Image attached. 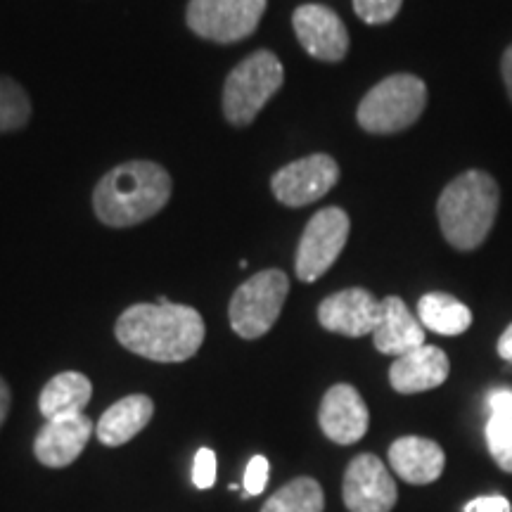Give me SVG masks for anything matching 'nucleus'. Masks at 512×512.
<instances>
[{
    "mask_svg": "<svg viewBox=\"0 0 512 512\" xmlns=\"http://www.w3.org/2000/svg\"><path fill=\"white\" fill-rule=\"evenodd\" d=\"M117 339L131 354L157 363H183L200 351L204 342V320L192 306L136 304L117 320Z\"/></svg>",
    "mask_w": 512,
    "mask_h": 512,
    "instance_id": "1",
    "label": "nucleus"
},
{
    "mask_svg": "<svg viewBox=\"0 0 512 512\" xmlns=\"http://www.w3.org/2000/svg\"><path fill=\"white\" fill-rule=\"evenodd\" d=\"M171 176L155 162H126L100 178L93 192V209L105 226H138L166 207Z\"/></svg>",
    "mask_w": 512,
    "mask_h": 512,
    "instance_id": "2",
    "label": "nucleus"
},
{
    "mask_svg": "<svg viewBox=\"0 0 512 512\" xmlns=\"http://www.w3.org/2000/svg\"><path fill=\"white\" fill-rule=\"evenodd\" d=\"M501 190L486 171L470 169L441 192L437 216L446 242L456 249H477L494 228Z\"/></svg>",
    "mask_w": 512,
    "mask_h": 512,
    "instance_id": "3",
    "label": "nucleus"
},
{
    "mask_svg": "<svg viewBox=\"0 0 512 512\" xmlns=\"http://www.w3.org/2000/svg\"><path fill=\"white\" fill-rule=\"evenodd\" d=\"M427 105L425 81L413 74H394L370 88L358 105L356 119L361 128L377 136L406 131L420 119Z\"/></svg>",
    "mask_w": 512,
    "mask_h": 512,
    "instance_id": "4",
    "label": "nucleus"
},
{
    "mask_svg": "<svg viewBox=\"0 0 512 512\" xmlns=\"http://www.w3.org/2000/svg\"><path fill=\"white\" fill-rule=\"evenodd\" d=\"M283 64L271 50H259L228 74L223 86V114L233 126H249L283 86Z\"/></svg>",
    "mask_w": 512,
    "mask_h": 512,
    "instance_id": "5",
    "label": "nucleus"
},
{
    "mask_svg": "<svg viewBox=\"0 0 512 512\" xmlns=\"http://www.w3.org/2000/svg\"><path fill=\"white\" fill-rule=\"evenodd\" d=\"M290 292V280L278 268L261 271L242 283L230 299V328L242 339H259L273 328Z\"/></svg>",
    "mask_w": 512,
    "mask_h": 512,
    "instance_id": "6",
    "label": "nucleus"
},
{
    "mask_svg": "<svg viewBox=\"0 0 512 512\" xmlns=\"http://www.w3.org/2000/svg\"><path fill=\"white\" fill-rule=\"evenodd\" d=\"M349 230L351 223L347 211L339 207L320 209L299 240L297 259H294L297 278L304 283H316L320 275L328 273L347 245Z\"/></svg>",
    "mask_w": 512,
    "mask_h": 512,
    "instance_id": "7",
    "label": "nucleus"
},
{
    "mask_svg": "<svg viewBox=\"0 0 512 512\" xmlns=\"http://www.w3.org/2000/svg\"><path fill=\"white\" fill-rule=\"evenodd\" d=\"M266 0H190L188 27L216 43H235L252 36L264 17Z\"/></svg>",
    "mask_w": 512,
    "mask_h": 512,
    "instance_id": "8",
    "label": "nucleus"
},
{
    "mask_svg": "<svg viewBox=\"0 0 512 512\" xmlns=\"http://www.w3.org/2000/svg\"><path fill=\"white\" fill-rule=\"evenodd\" d=\"M342 498L349 512H392L399 491L387 465L373 453H361L344 472Z\"/></svg>",
    "mask_w": 512,
    "mask_h": 512,
    "instance_id": "9",
    "label": "nucleus"
},
{
    "mask_svg": "<svg viewBox=\"0 0 512 512\" xmlns=\"http://www.w3.org/2000/svg\"><path fill=\"white\" fill-rule=\"evenodd\" d=\"M339 181V166L330 155H311L275 171L271 188L285 207H306L320 200Z\"/></svg>",
    "mask_w": 512,
    "mask_h": 512,
    "instance_id": "10",
    "label": "nucleus"
},
{
    "mask_svg": "<svg viewBox=\"0 0 512 512\" xmlns=\"http://www.w3.org/2000/svg\"><path fill=\"white\" fill-rule=\"evenodd\" d=\"M292 27L302 48L320 62L344 60L349 50V31L335 10L325 5H302L294 10Z\"/></svg>",
    "mask_w": 512,
    "mask_h": 512,
    "instance_id": "11",
    "label": "nucleus"
},
{
    "mask_svg": "<svg viewBox=\"0 0 512 512\" xmlns=\"http://www.w3.org/2000/svg\"><path fill=\"white\" fill-rule=\"evenodd\" d=\"M380 313L382 302L363 287H349V290L330 294L318 306L320 325L344 337L373 335L380 323Z\"/></svg>",
    "mask_w": 512,
    "mask_h": 512,
    "instance_id": "12",
    "label": "nucleus"
},
{
    "mask_svg": "<svg viewBox=\"0 0 512 512\" xmlns=\"http://www.w3.org/2000/svg\"><path fill=\"white\" fill-rule=\"evenodd\" d=\"M320 430L339 446H351L366 437L370 413L363 396L351 384H335L325 392L318 411Z\"/></svg>",
    "mask_w": 512,
    "mask_h": 512,
    "instance_id": "13",
    "label": "nucleus"
},
{
    "mask_svg": "<svg viewBox=\"0 0 512 512\" xmlns=\"http://www.w3.org/2000/svg\"><path fill=\"white\" fill-rule=\"evenodd\" d=\"M93 437V422L86 415L46 420L34 441L38 463L46 467H67L81 456L88 439Z\"/></svg>",
    "mask_w": 512,
    "mask_h": 512,
    "instance_id": "14",
    "label": "nucleus"
},
{
    "mask_svg": "<svg viewBox=\"0 0 512 512\" xmlns=\"http://www.w3.org/2000/svg\"><path fill=\"white\" fill-rule=\"evenodd\" d=\"M451 373L448 356L439 347H425L396 358L389 368V382L399 394H420L441 387Z\"/></svg>",
    "mask_w": 512,
    "mask_h": 512,
    "instance_id": "15",
    "label": "nucleus"
},
{
    "mask_svg": "<svg viewBox=\"0 0 512 512\" xmlns=\"http://www.w3.org/2000/svg\"><path fill=\"white\" fill-rule=\"evenodd\" d=\"M375 349L387 356H403L425 347V328L401 297H384L380 323L373 332Z\"/></svg>",
    "mask_w": 512,
    "mask_h": 512,
    "instance_id": "16",
    "label": "nucleus"
},
{
    "mask_svg": "<svg viewBox=\"0 0 512 512\" xmlns=\"http://www.w3.org/2000/svg\"><path fill=\"white\" fill-rule=\"evenodd\" d=\"M389 465L403 482L425 486L441 477L446 467V453L432 439L401 437L389 446Z\"/></svg>",
    "mask_w": 512,
    "mask_h": 512,
    "instance_id": "17",
    "label": "nucleus"
},
{
    "mask_svg": "<svg viewBox=\"0 0 512 512\" xmlns=\"http://www.w3.org/2000/svg\"><path fill=\"white\" fill-rule=\"evenodd\" d=\"M155 403L145 394H131L102 413L95 434L105 446H121L140 434L152 420Z\"/></svg>",
    "mask_w": 512,
    "mask_h": 512,
    "instance_id": "18",
    "label": "nucleus"
},
{
    "mask_svg": "<svg viewBox=\"0 0 512 512\" xmlns=\"http://www.w3.org/2000/svg\"><path fill=\"white\" fill-rule=\"evenodd\" d=\"M93 396V384L86 375L74 373H60L43 387L41 396H38V408L46 420L55 418H72V415H81L83 408L88 406Z\"/></svg>",
    "mask_w": 512,
    "mask_h": 512,
    "instance_id": "19",
    "label": "nucleus"
},
{
    "mask_svg": "<svg viewBox=\"0 0 512 512\" xmlns=\"http://www.w3.org/2000/svg\"><path fill=\"white\" fill-rule=\"evenodd\" d=\"M418 320L422 328L444 337H456L472 325V311L463 302L444 292H430L420 297Z\"/></svg>",
    "mask_w": 512,
    "mask_h": 512,
    "instance_id": "20",
    "label": "nucleus"
},
{
    "mask_svg": "<svg viewBox=\"0 0 512 512\" xmlns=\"http://www.w3.org/2000/svg\"><path fill=\"white\" fill-rule=\"evenodd\" d=\"M325 494L313 477H297L264 503L261 512H323Z\"/></svg>",
    "mask_w": 512,
    "mask_h": 512,
    "instance_id": "21",
    "label": "nucleus"
},
{
    "mask_svg": "<svg viewBox=\"0 0 512 512\" xmlns=\"http://www.w3.org/2000/svg\"><path fill=\"white\" fill-rule=\"evenodd\" d=\"M31 117L29 95L12 79H0V133L17 131Z\"/></svg>",
    "mask_w": 512,
    "mask_h": 512,
    "instance_id": "22",
    "label": "nucleus"
},
{
    "mask_svg": "<svg viewBox=\"0 0 512 512\" xmlns=\"http://www.w3.org/2000/svg\"><path fill=\"white\" fill-rule=\"evenodd\" d=\"M486 446L496 465L512 475V418L491 415L486 422Z\"/></svg>",
    "mask_w": 512,
    "mask_h": 512,
    "instance_id": "23",
    "label": "nucleus"
},
{
    "mask_svg": "<svg viewBox=\"0 0 512 512\" xmlns=\"http://www.w3.org/2000/svg\"><path fill=\"white\" fill-rule=\"evenodd\" d=\"M403 0H354L356 15L366 24H387L399 15Z\"/></svg>",
    "mask_w": 512,
    "mask_h": 512,
    "instance_id": "24",
    "label": "nucleus"
},
{
    "mask_svg": "<svg viewBox=\"0 0 512 512\" xmlns=\"http://www.w3.org/2000/svg\"><path fill=\"white\" fill-rule=\"evenodd\" d=\"M216 482V456L211 448H200L195 453V463H192V484L197 489H211Z\"/></svg>",
    "mask_w": 512,
    "mask_h": 512,
    "instance_id": "25",
    "label": "nucleus"
},
{
    "mask_svg": "<svg viewBox=\"0 0 512 512\" xmlns=\"http://www.w3.org/2000/svg\"><path fill=\"white\" fill-rule=\"evenodd\" d=\"M268 472H271V467H268V460L264 456H254L249 460L245 470V494L242 496H259L268 484Z\"/></svg>",
    "mask_w": 512,
    "mask_h": 512,
    "instance_id": "26",
    "label": "nucleus"
},
{
    "mask_svg": "<svg viewBox=\"0 0 512 512\" xmlns=\"http://www.w3.org/2000/svg\"><path fill=\"white\" fill-rule=\"evenodd\" d=\"M465 512H512V505L505 496H479L465 505Z\"/></svg>",
    "mask_w": 512,
    "mask_h": 512,
    "instance_id": "27",
    "label": "nucleus"
},
{
    "mask_svg": "<svg viewBox=\"0 0 512 512\" xmlns=\"http://www.w3.org/2000/svg\"><path fill=\"white\" fill-rule=\"evenodd\" d=\"M489 411L491 415H501V418H512V389L498 387L489 394Z\"/></svg>",
    "mask_w": 512,
    "mask_h": 512,
    "instance_id": "28",
    "label": "nucleus"
},
{
    "mask_svg": "<svg viewBox=\"0 0 512 512\" xmlns=\"http://www.w3.org/2000/svg\"><path fill=\"white\" fill-rule=\"evenodd\" d=\"M501 74H503L505 91H508V98H510V102H512V46L503 53V60H501Z\"/></svg>",
    "mask_w": 512,
    "mask_h": 512,
    "instance_id": "29",
    "label": "nucleus"
},
{
    "mask_svg": "<svg viewBox=\"0 0 512 512\" xmlns=\"http://www.w3.org/2000/svg\"><path fill=\"white\" fill-rule=\"evenodd\" d=\"M498 356H501L503 361L512 363V323L505 328L501 339H498Z\"/></svg>",
    "mask_w": 512,
    "mask_h": 512,
    "instance_id": "30",
    "label": "nucleus"
},
{
    "mask_svg": "<svg viewBox=\"0 0 512 512\" xmlns=\"http://www.w3.org/2000/svg\"><path fill=\"white\" fill-rule=\"evenodd\" d=\"M10 401H12V396H10V387H8V384H5L3 377H0V427H3L5 418H8Z\"/></svg>",
    "mask_w": 512,
    "mask_h": 512,
    "instance_id": "31",
    "label": "nucleus"
}]
</instances>
